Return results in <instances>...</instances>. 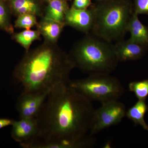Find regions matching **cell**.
<instances>
[{
  "label": "cell",
  "instance_id": "6da1fadb",
  "mask_svg": "<svg viewBox=\"0 0 148 148\" xmlns=\"http://www.w3.org/2000/svg\"><path fill=\"white\" fill-rule=\"evenodd\" d=\"M95 109L92 101L70 87L58 84L49 91L36 119L39 133L24 148H82L95 143L90 132Z\"/></svg>",
  "mask_w": 148,
  "mask_h": 148
},
{
  "label": "cell",
  "instance_id": "7a4b0ae2",
  "mask_svg": "<svg viewBox=\"0 0 148 148\" xmlns=\"http://www.w3.org/2000/svg\"><path fill=\"white\" fill-rule=\"evenodd\" d=\"M76 68L69 54L56 43L45 41L36 48L26 51L13 75L23 91L39 93L50 91L58 84H69L70 75Z\"/></svg>",
  "mask_w": 148,
  "mask_h": 148
},
{
  "label": "cell",
  "instance_id": "3957f363",
  "mask_svg": "<svg viewBox=\"0 0 148 148\" xmlns=\"http://www.w3.org/2000/svg\"><path fill=\"white\" fill-rule=\"evenodd\" d=\"M69 55L76 67L89 75L109 74L119 62L114 45L90 33L74 45Z\"/></svg>",
  "mask_w": 148,
  "mask_h": 148
},
{
  "label": "cell",
  "instance_id": "277c9868",
  "mask_svg": "<svg viewBox=\"0 0 148 148\" xmlns=\"http://www.w3.org/2000/svg\"><path fill=\"white\" fill-rule=\"evenodd\" d=\"M99 1L92 5L95 19L91 34L111 43L122 40L127 32L133 5L129 0Z\"/></svg>",
  "mask_w": 148,
  "mask_h": 148
},
{
  "label": "cell",
  "instance_id": "5b68a950",
  "mask_svg": "<svg viewBox=\"0 0 148 148\" xmlns=\"http://www.w3.org/2000/svg\"><path fill=\"white\" fill-rule=\"evenodd\" d=\"M68 84L90 101L101 103L119 100L124 92L119 80L109 74L89 75L85 78L70 80Z\"/></svg>",
  "mask_w": 148,
  "mask_h": 148
},
{
  "label": "cell",
  "instance_id": "8992f818",
  "mask_svg": "<svg viewBox=\"0 0 148 148\" xmlns=\"http://www.w3.org/2000/svg\"><path fill=\"white\" fill-rule=\"evenodd\" d=\"M95 110L90 134L93 135L101 130L119 124L126 116V107L119 100L101 103Z\"/></svg>",
  "mask_w": 148,
  "mask_h": 148
},
{
  "label": "cell",
  "instance_id": "52a82bcc",
  "mask_svg": "<svg viewBox=\"0 0 148 148\" xmlns=\"http://www.w3.org/2000/svg\"><path fill=\"white\" fill-rule=\"evenodd\" d=\"M49 92L31 93L22 91L18 97L16 106L19 119L36 118Z\"/></svg>",
  "mask_w": 148,
  "mask_h": 148
},
{
  "label": "cell",
  "instance_id": "ba28073f",
  "mask_svg": "<svg viewBox=\"0 0 148 148\" xmlns=\"http://www.w3.org/2000/svg\"><path fill=\"white\" fill-rule=\"evenodd\" d=\"M95 19L93 6L86 10L71 7L67 11L64 19L65 25L70 26L86 34L91 32Z\"/></svg>",
  "mask_w": 148,
  "mask_h": 148
},
{
  "label": "cell",
  "instance_id": "9c48e42d",
  "mask_svg": "<svg viewBox=\"0 0 148 148\" xmlns=\"http://www.w3.org/2000/svg\"><path fill=\"white\" fill-rule=\"evenodd\" d=\"M11 136L20 145L36 140L39 133L38 123L36 118L20 119L12 125Z\"/></svg>",
  "mask_w": 148,
  "mask_h": 148
},
{
  "label": "cell",
  "instance_id": "30bf717a",
  "mask_svg": "<svg viewBox=\"0 0 148 148\" xmlns=\"http://www.w3.org/2000/svg\"><path fill=\"white\" fill-rule=\"evenodd\" d=\"M114 45L118 60L122 62L135 61L142 58L148 47L129 39L125 40H121Z\"/></svg>",
  "mask_w": 148,
  "mask_h": 148
},
{
  "label": "cell",
  "instance_id": "8fae6325",
  "mask_svg": "<svg viewBox=\"0 0 148 148\" xmlns=\"http://www.w3.org/2000/svg\"><path fill=\"white\" fill-rule=\"evenodd\" d=\"M12 14L17 16L30 14L43 16L44 12L38 0H5Z\"/></svg>",
  "mask_w": 148,
  "mask_h": 148
},
{
  "label": "cell",
  "instance_id": "7c38bea8",
  "mask_svg": "<svg viewBox=\"0 0 148 148\" xmlns=\"http://www.w3.org/2000/svg\"><path fill=\"white\" fill-rule=\"evenodd\" d=\"M65 26L64 23L42 17L36 26L45 41L56 43Z\"/></svg>",
  "mask_w": 148,
  "mask_h": 148
},
{
  "label": "cell",
  "instance_id": "4fadbf2b",
  "mask_svg": "<svg viewBox=\"0 0 148 148\" xmlns=\"http://www.w3.org/2000/svg\"><path fill=\"white\" fill-rule=\"evenodd\" d=\"M138 15L133 12L128 22L127 30L130 34L129 39L148 46V28L140 21Z\"/></svg>",
  "mask_w": 148,
  "mask_h": 148
},
{
  "label": "cell",
  "instance_id": "5bb4252c",
  "mask_svg": "<svg viewBox=\"0 0 148 148\" xmlns=\"http://www.w3.org/2000/svg\"><path fill=\"white\" fill-rule=\"evenodd\" d=\"M69 8L65 0H51L48 2L43 17L64 23L65 16Z\"/></svg>",
  "mask_w": 148,
  "mask_h": 148
},
{
  "label": "cell",
  "instance_id": "9a60e30c",
  "mask_svg": "<svg viewBox=\"0 0 148 148\" xmlns=\"http://www.w3.org/2000/svg\"><path fill=\"white\" fill-rule=\"evenodd\" d=\"M148 110V106L145 100H138L135 105L126 111L127 118L135 125H140L148 132V125L145 119V115Z\"/></svg>",
  "mask_w": 148,
  "mask_h": 148
},
{
  "label": "cell",
  "instance_id": "2e32d148",
  "mask_svg": "<svg viewBox=\"0 0 148 148\" xmlns=\"http://www.w3.org/2000/svg\"><path fill=\"white\" fill-rule=\"evenodd\" d=\"M12 38L24 47L26 51L30 49L32 43L40 38V32L37 30L25 29L24 31L12 34Z\"/></svg>",
  "mask_w": 148,
  "mask_h": 148
},
{
  "label": "cell",
  "instance_id": "e0dca14e",
  "mask_svg": "<svg viewBox=\"0 0 148 148\" xmlns=\"http://www.w3.org/2000/svg\"><path fill=\"white\" fill-rule=\"evenodd\" d=\"M11 14L5 0H0V29L10 34L14 31L11 20Z\"/></svg>",
  "mask_w": 148,
  "mask_h": 148
},
{
  "label": "cell",
  "instance_id": "ac0fdd59",
  "mask_svg": "<svg viewBox=\"0 0 148 148\" xmlns=\"http://www.w3.org/2000/svg\"><path fill=\"white\" fill-rule=\"evenodd\" d=\"M129 90L134 92L138 100H145L148 96V79L129 83Z\"/></svg>",
  "mask_w": 148,
  "mask_h": 148
},
{
  "label": "cell",
  "instance_id": "d6986e66",
  "mask_svg": "<svg viewBox=\"0 0 148 148\" xmlns=\"http://www.w3.org/2000/svg\"><path fill=\"white\" fill-rule=\"evenodd\" d=\"M38 24L37 16L30 14H21L17 16L14 21L15 28L30 29Z\"/></svg>",
  "mask_w": 148,
  "mask_h": 148
},
{
  "label": "cell",
  "instance_id": "ffe728a7",
  "mask_svg": "<svg viewBox=\"0 0 148 148\" xmlns=\"http://www.w3.org/2000/svg\"><path fill=\"white\" fill-rule=\"evenodd\" d=\"M133 12L138 15L148 14V0H134Z\"/></svg>",
  "mask_w": 148,
  "mask_h": 148
},
{
  "label": "cell",
  "instance_id": "44dd1931",
  "mask_svg": "<svg viewBox=\"0 0 148 148\" xmlns=\"http://www.w3.org/2000/svg\"><path fill=\"white\" fill-rule=\"evenodd\" d=\"M92 4L91 0H74L72 7L79 10H86Z\"/></svg>",
  "mask_w": 148,
  "mask_h": 148
},
{
  "label": "cell",
  "instance_id": "7402d4cb",
  "mask_svg": "<svg viewBox=\"0 0 148 148\" xmlns=\"http://www.w3.org/2000/svg\"><path fill=\"white\" fill-rule=\"evenodd\" d=\"M14 120L8 119L0 118V129L9 125H12Z\"/></svg>",
  "mask_w": 148,
  "mask_h": 148
},
{
  "label": "cell",
  "instance_id": "603a6c76",
  "mask_svg": "<svg viewBox=\"0 0 148 148\" xmlns=\"http://www.w3.org/2000/svg\"><path fill=\"white\" fill-rule=\"evenodd\" d=\"M45 1H46L47 2H49V1H50L51 0H45Z\"/></svg>",
  "mask_w": 148,
  "mask_h": 148
},
{
  "label": "cell",
  "instance_id": "cb8c5ba5",
  "mask_svg": "<svg viewBox=\"0 0 148 148\" xmlns=\"http://www.w3.org/2000/svg\"><path fill=\"white\" fill-rule=\"evenodd\" d=\"M99 1H106V0H99Z\"/></svg>",
  "mask_w": 148,
  "mask_h": 148
}]
</instances>
